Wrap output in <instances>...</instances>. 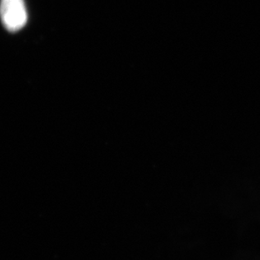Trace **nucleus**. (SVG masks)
<instances>
[{
  "mask_svg": "<svg viewBox=\"0 0 260 260\" xmlns=\"http://www.w3.org/2000/svg\"><path fill=\"white\" fill-rule=\"evenodd\" d=\"M0 18L3 25L11 32L22 29L27 21L24 0H1Z\"/></svg>",
  "mask_w": 260,
  "mask_h": 260,
  "instance_id": "f257e3e1",
  "label": "nucleus"
}]
</instances>
